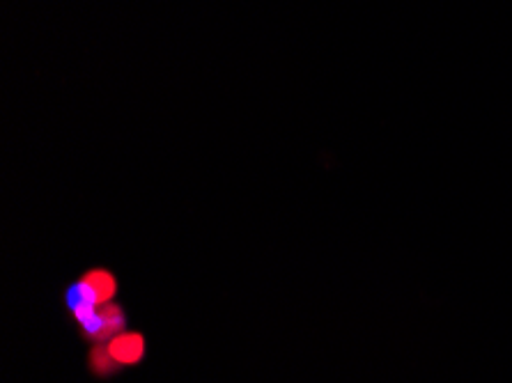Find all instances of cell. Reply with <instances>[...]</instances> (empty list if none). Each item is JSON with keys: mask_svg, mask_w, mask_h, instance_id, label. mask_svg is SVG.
<instances>
[{"mask_svg": "<svg viewBox=\"0 0 512 383\" xmlns=\"http://www.w3.org/2000/svg\"><path fill=\"white\" fill-rule=\"evenodd\" d=\"M145 358V338L141 333L122 331L111 340L95 345L90 351L88 367L97 379H108L122 367L138 365Z\"/></svg>", "mask_w": 512, "mask_h": 383, "instance_id": "obj_1", "label": "cell"}]
</instances>
